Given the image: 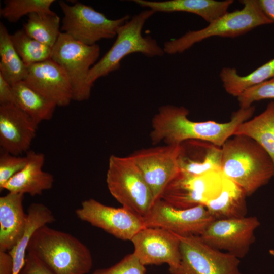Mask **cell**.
<instances>
[{
  "mask_svg": "<svg viewBox=\"0 0 274 274\" xmlns=\"http://www.w3.org/2000/svg\"><path fill=\"white\" fill-rule=\"evenodd\" d=\"M255 110L254 106L240 108L225 123L196 122L188 118L189 111L186 108L164 105L152 119L151 139L154 144L163 142L166 145H180L188 140H199L221 147L241 124L250 119Z\"/></svg>",
  "mask_w": 274,
  "mask_h": 274,
  "instance_id": "cell-1",
  "label": "cell"
},
{
  "mask_svg": "<svg viewBox=\"0 0 274 274\" xmlns=\"http://www.w3.org/2000/svg\"><path fill=\"white\" fill-rule=\"evenodd\" d=\"M221 171L237 184L247 196L274 177V165L264 149L252 139L233 135L221 147Z\"/></svg>",
  "mask_w": 274,
  "mask_h": 274,
  "instance_id": "cell-2",
  "label": "cell"
},
{
  "mask_svg": "<svg viewBox=\"0 0 274 274\" xmlns=\"http://www.w3.org/2000/svg\"><path fill=\"white\" fill-rule=\"evenodd\" d=\"M27 253L53 274H87L93 266L92 254L84 243L68 233L48 225L34 232Z\"/></svg>",
  "mask_w": 274,
  "mask_h": 274,
  "instance_id": "cell-3",
  "label": "cell"
},
{
  "mask_svg": "<svg viewBox=\"0 0 274 274\" xmlns=\"http://www.w3.org/2000/svg\"><path fill=\"white\" fill-rule=\"evenodd\" d=\"M239 2L244 5L242 9L227 12L201 29L189 30L180 38L165 42L163 47L165 54L182 53L210 37L235 38L274 22L262 11L258 0Z\"/></svg>",
  "mask_w": 274,
  "mask_h": 274,
  "instance_id": "cell-4",
  "label": "cell"
},
{
  "mask_svg": "<svg viewBox=\"0 0 274 274\" xmlns=\"http://www.w3.org/2000/svg\"><path fill=\"white\" fill-rule=\"evenodd\" d=\"M155 13L144 10L134 15L118 29L116 40L107 52L90 71L88 81L92 86L99 78L118 70L126 56L140 53L149 57H160L165 53L157 41L150 36H143L142 29L146 22Z\"/></svg>",
  "mask_w": 274,
  "mask_h": 274,
  "instance_id": "cell-5",
  "label": "cell"
},
{
  "mask_svg": "<svg viewBox=\"0 0 274 274\" xmlns=\"http://www.w3.org/2000/svg\"><path fill=\"white\" fill-rule=\"evenodd\" d=\"M106 183L112 196L122 206L143 217L155 200L132 156H110Z\"/></svg>",
  "mask_w": 274,
  "mask_h": 274,
  "instance_id": "cell-6",
  "label": "cell"
},
{
  "mask_svg": "<svg viewBox=\"0 0 274 274\" xmlns=\"http://www.w3.org/2000/svg\"><path fill=\"white\" fill-rule=\"evenodd\" d=\"M100 48L88 45L61 32L52 48L51 58L66 73L70 81L73 100L83 101L90 96L93 86L88 81L90 70L98 61Z\"/></svg>",
  "mask_w": 274,
  "mask_h": 274,
  "instance_id": "cell-7",
  "label": "cell"
},
{
  "mask_svg": "<svg viewBox=\"0 0 274 274\" xmlns=\"http://www.w3.org/2000/svg\"><path fill=\"white\" fill-rule=\"evenodd\" d=\"M58 4L64 15L61 30L88 45L97 44L102 39L115 38L119 27L130 19V16L126 15L110 19L92 7L80 2L71 5L59 1Z\"/></svg>",
  "mask_w": 274,
  "mask_h": 274,
  "instance_id": "cell-8",
  "label": "cell"
},
{
  "mask_svg": "<svg viewBox=\"0 0 274 274\" xmlns=\"http://www.w3.org/2000/svg\"><path fill=\"white\" fill-rule=\"evenodd\" d=\"M178 236L181 260L168 269L170 274H241L237 257L210 246L200 236Z\"/></svg>",
  "mask_w": 274,
  "mask_h": 274,
  "instance_id": "cell-9",
  "label": "cell"
},
{
  "mask_svg": "<svg viewBox=\"0 0 274 274\" xmlns=\"http://www.w3.org/2000/svg\"><path fill=\"white\" fill-rule=\"evenodd\" d=\"M224 176L221 171L190 175L180 171L164 190L161 199L181 209L205 206L220 193Z\"/></svg>",
  "mask_w": 274,
  "mask_h": 274,
  "instance_id": "cell-10",
  "label": "cell"
},
{
  "mask_svg": "<svg viewBox=\"0 0 274 274\" xmlns=\"http://www.w3.org/2000/svg\"><path fill=\"white\" fill-rule=\"evenodd\" d=\"M145 227L164 229L178 235L200 236L215 220L204 206L181 209L160 199L143 217Z\"/></svg>",
  "mask_w": 274,
  "mask_h": 274,
  "instance_id": "cell-11",
  "label": "cell"
},
{
  "mask_svg": "<svg viewBox=\"0 0 274 274\" xmlns=\"http://www.w3.org/2000/svg\"><path fill=\"white\" fill-rule=\"evenodd\" d=\"M181 145H165L140 150L131 156L141 170L155 201L180 172Z\"/></svg>",
  "mask_w": 274,
  "mask_h": 274,
  "instance_id": "cell-12",
  "label": "cell"
},
{
  "mask_svg": "<svg viewBox=\"0 0 274 274\" xmlns=\"http://www.w3.org/2000/svg\"><path fill=\"white\" fill-rule=\"evenodd\" d=\"M260 225L256 216L214 220L200 237L210 246L240 259L248 254Z\"/></svg>",
  "mask_w": 274,
  "mask_h": 274,
  "instance_id": "cell-13",
  "label": "cell"
},
{
  "mask_svg": "<svg viewBox=\"0 0 274 274\" xmlns=\"http://www.w3.org/2000/svg\"><path fill=\"white\" fill-rule=\"evenodd\" d=\"M78 218L115 237L131 241L145 227L143 217L122 207L115 208L90 198L75 211Z\"/></svg>",
  "mask_w": 274,
  "mask_h": 274,
  "instance_id": "cell-14",
  "label": "cell"
},
{
  "mask_svg": "<svg viewBox=\"0 0 274 274\" xmlns=\"http://www.w3.org/2000/svg\"><path fill=\"white\" fill-rule=\"evenodd\" d=\"M133 254L144 266L167 264L169 268L180 262V241L178 235L157 227H144L130 241Z\"/></svg>",
  "mask_w": 274,
  "mask_h": 274,
  "instance_id": "cell-15",
  "label": "cell"
},
{
  "mask_svg": "<svg viewBox=\"0 0 274 274\" xmlns=\"http://www.w3.org/2000/svg\"><path fill=\"white\" fill-rule=\"evenodd\" d=\"M38 124L14 104L0 105L2 151L21 155L29 151Z\"/></svg>",
  "mask_w": 274,
  "mask_h": 274,
  "instance_id": "cell-16",
  "label": "cell"
},
{
  "mask_svg": "<svg viewBox=\"0 0 274 274\" xmlns=\"http://www.w3.org/2000/svg\"><path fill=\"white\" fill-rule=\"evenodd\" d=\"M27 66L23 80L57 106H68L73 100V90L64 70L51 58Z\"/></svg>",
  "mask_w": 274,
  "mask_h": 274,
  "instance_id": "cell-17",
  "label": "cell"
},
{
  "mask_svg": "<svg viewBox=\"0 0 274 274\" xmlns=\"http://www.w3.org/2000/svg\"><path fill=\"white\" fill-rule=\"evenodd\" d=\"M26 156L27 162L25 166L10 179L2 190L34 196L41 195L52 187L53 175L42 169L45 159L44 154L29 150L26 153Z\"/></svg>",
  "mask_w": 274,
  "mask_h": 274,
  "instance_id": "cell-18",
  "label": "cell"
},
{
  "mask_svg": "<svg viewBox=\"0 0 274 274\" xmlns=\"http://www.w3.org/2000/svg\"><path fill=\"white\" fill-rule=\"evenodd\" d=\"M24 196L8 192L0 197V251H9L24 232L28 216L24 210Z\"/></svg>",
  "mask_w": 274,
  "mask_h": 274,
  "instance_id": "cell-19",
  "label": "cell"
},
{
  "mask_svg": "<svg viewBox=\"0 0 274 274\" xmlns=\"http://www.w3.org/2000/svg\"><path fill=\"white\" fill-rule=\"evenodd\" d=\"M180 145L181 172L200 175L210 171H221V147L199 140H188Z\"/></svg>",
  "mask_w": 274,
  "mask_h": 274,
  "instance_id": "cell-20",
  "label": "cell"
},
{
  "mask_svg": "<svg viewBox=\"0 0 274 274\" xmlns=\"http://www.w3.org/2000/svg\"><path fill=\"white\" fill-rule=\"evenodd\" d=\"M133 2L144 8L156 12L170 13L183 12L200 16L204 20L212 22L227 12L233 0L217 1L214 0H168L150 1L134 0Z\"/></svg>",
  "mask_w": 274,
  "mask_h": 274,
  "instance_id": "cell-21",
  "label": "cell"
},
{
  "mask_svg": "<svg viewBox=\"0 0 274 274\" xmlns=\"http://www.w3.org/2000/svg\"><path fill=\"white\" fill-rule=\"evenodd\" d=\"M246 197L237 184L224 176L220 193L204 206L215 220L242 218L247 213Z\"/></svg>",
  "mask_w": 274,
  "mask_h": 274,
  "instance_id": "cell-22",
  "label": "cell"
},
{
  "mask_svg": "<svg viewBox=\"0 0 274 274\" xmlns=\"http://www.w3.org/2000/svg\"><path fill=\"white\" fill-rule=\"evenodd\" d=\"M27 225L22 237L9 251L13 262V274H20L25 262L29 241L34 232L40 227L55 221L52 212L45 204L33 203L27 211Z\"/></svg>",
  "mask_w": 274,
  "mask_h": 274,
  "instance_id": "cell-23",
  "label": "cell"
},
{
  "mask_svg": "<svg viewBox=\"0 0 274 274\" xmlns=\"http://www.w3.org/2000/svg\"><path fill=\"white\" fill-rule=\"evenodd\" d=\"M234 135L249 137L267 152L274 165V101L268 104L264 111L241 124Z\"/></svg>",
  "mask_w": 274,
  "mask_h": 274,
  "instance_id": "cell-24",
  "label": "cell"
},
{
  "mask_svg": "<svg viewBox=\"0 0 274 274\" xmlns=\"http://www.w3.org/2000/svg\"><path fill=\"white\" fill-rule=\"evenodd\" d=\"M15 105L38 125L53 117L57 106L28 85L23 80L12 85Z\"/></svg>",
  "mask_w": 274,
  "mask_h": 274,
  "instance_id": "cell-25",
  "label": "cell"
},
{
  "mask_svg": "<svg viewBox=\"0 0 274 274\" xmlns=\"http://www.w3.org/2000/svg\"><path fill=\"white\" fill-rule=\"evenodd\" d=\"M220 78L226 92L237 97L250 88L274 78V58L243 76L235 68L224 67Z\"/></svg>",
  "mask_w": 274,
  "mask_h": 274,
  "instance_id": "cell-26",
  "label": "cell"
},
{
  "mask_svg": "<svg viewBox=\"0 0 274 274\" xmlns=\"http://www.w3.org/2000/svg\"><path fill=\"white\" fill-rule=\"evenodd\" d=\"M0 75L10 84L25 79L27 66L12 44L7 27L0 23Z\"/></svg>",
  "mask_w": 274,
  "mask_h": 274,
  "instance_id": "cell-27",
  "label": "cell"
},
{
  "mask_svg": "<svg viewBox=\"0 0 274 274\" xmlns=\"http://www.w3.org/2000/svg\"><path fill=\"white\" fill-rule=\"evenodd\" d=\"M23 30L30 37L52 48L61 31L60 18L52 10L34 13L28 16Z\"/></svg>",
  "mask_w": 274,
  "mask_h": 274,
  "instance_id": "cell-28",
  "label": "cell"
},
{
  "mask_svg": "<svg viewBox=\"0 0 274 274\" xmlns=\"http://www.w3.org/2000/svg\"><path fill=\"white\" fill-rule=\"evenodd\" d=\"M10 38L16 51L27 66L51 57L52 48L32 38L23 29L10 35Z\"/></svg>",
  "mask_w": 274,
  "mask_h": 274,
  "instance_id": "cell-29",
  "label": "cell"
},
{
  "mask_svg": "<svg viewBox=\"0 0 274 274\" xmlns=\"http://www.w3.org/2000/svg\"><path fill=\"white\" fill-rule=\"evenodd\" d=\"M54 0H6L0 10L1 16L10 22L16 23L21 17L34 13L51 11Z\"/></svg>",
  "mask_w": 274,
  "mask_h": 274,
  "instance_id": "cell-30",
  "label": "cell"
},
{
  "mask_svg": "<svg viewBox=\"0 0 274 274\" xmlns=\"http://www.w3.org/2000/svg\"><path fill=\"white\" fill-rule=\"evenodd\" d=\"M266 99H274V78L246 90L237 97L241 108H248L255 102Z\"/></svg>",
  "mask_w": 274,
  "mask_h": 274,
  "instance_id": "cell-31",
  "label": "cell"
},
{
  "mask_svg": "<svg viewBox=\"0 0 274 274\" xmlns=\"http://www.w3.org/2000/svg\"><path fill=\"white\" fill-rule=\"evenodd\" d=\"M27 157L21 155H15L3 151L0 154V189L14 175L20 172L25 166Z\"/></svg>",
  "mask_w": 274,
  "mask_h": 274,
  "instance_id": "cell-32",
  "label": "cell"
},
{
  "mask_svg": "<svg viewBox=\"0 0 274 274\" xmlns=\"http://www.w3.org/2000/svg\"><path fill=\"white\" fill-rule=\"evenodd\" d=\"M92 274H146V269L132 253L115 264L108 268L97 269Z\"/></svg>",
  "mask_w": 274,
  "mask_h": 274,
  "instance_id": "cell-33",
  "label": "cell"
},
{
  "mask_svg": "<svg viewBox=\"0 0 274 274\" xmlns=\"http://www.w3.org/2000/svg\"><path fill=\"white\" fill-rule=\"evenodd\" d=\"M20 274H53L32 255L26 254L24 265Z\"/></svg>",
  "mask_w": 274,
  "mask_h": 274,
  "instance_id": "cell-34",
  "label": "cell"
},
{
  "mask_svg": "<svg viewBox=\"0 0 274 274\" xmlns=\"http://www.w3.org/2000/svg\"><path fill=\"white\" fill-rule=\"evenodd\" d=\"M11 104H15L12 85L0 75V105Z\"/></svg>",
  "mask_w": 274,
  "mask_h": 274,
  "instance_id": "cell-35",
  "label": "cell"
},
{
  "mask_svg": "<svg viewBox=\"0 0 274 274\" xmlns=\"http://www.w3.org/2000/svg\"><path fill=\"white\" fill-rule=\"evenodd\" d=\"M13 270L11 255L9 252L0 251V274H13Z\"/></svg>",
  "mask_w": 274,
  "mask_h": 274,
  "instance_id": "cell-36",
  "label": "cell"
},
{
  "mask_svg": "<svg viewBox=\"0 0 274 274\" xmlns=\"http://www.w3.org/2000/svg\"><path fill=\"white\" fill-rule=\"evenodd\" d=\"M264 13L274 22V0H258Z\"/></svg>",
  "mask_w": 274,
  "mask_h": 274,
  "instance_id": "cell-37",
  "label": "cell"
},
{
  "mask_svg": "<svg viewBox=\"0 0 274 274\" xmlns=\"http://www.w3.org/2000/svg\"><path fill=\"white\" fill-rule=\"evenodd\" d=\"M269 254L274 257V249H270L269 250Z\"/></svg>",
  "mask_w": 274,
  "mask_h": 274,
  "instance_id": "cell-38",
  "label": "cell"
}]
</instances>
